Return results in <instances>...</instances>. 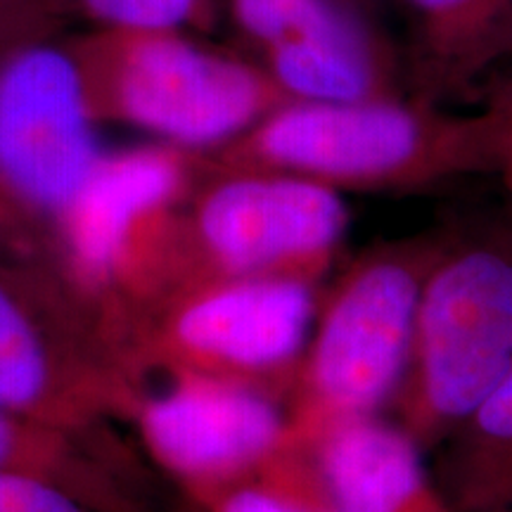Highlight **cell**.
<instances>
[{
	"label": "cell",
	"mask_w": 512,
	"mask_h": 512,
	"mask_svg": "<svg viewBox=\"0 0 512 512\" xmlns=\"http://www.w3.org/2000/svg\"><path fill=\"white\" fill-rule=\"evenodd\" d=\"M204 162L306 178L337 192L425 190L453 178L498 174L484 112L451 114L432 100L394 95L361 102L275 107Z\"/></svg>",
	"instance_id": "1"
},
{
	"label": "cell",
	"mask_w": 512,
	"mask_h": 512,
	"mask_svg": "<svg viewBox=\"0 0 512 512\" xmlns=\"http://www.w3.org/2000/svg\"><path fill=\"white\" fill-rule=\"evenodd\" d=\"M202 157L157 143L105 150L50 228V268L133 347L140 320L178 283L181 216Z\"/></svg>",
	"instance_id": "2"
},
{
	"label": "cell",
	"mask_w": 512,
	"mask_h": 512,
	"mask_svg": "<svg viewBox=\"0 0 512 512\" xmlns=\"http://www.w3.org/2000/svg\"><path fill=\"white\" fill-rule=\"evenodd\" d=\"M98 124L209 157L290 102L256 60L188 29H88L64 38Z\"/></svg>",
	"instance_id": "3"
},
{
	"label": "cell",
	"mask_w": 512,
	"mask_h": 512,
	"mask_svg": "<svg viewBox=\"0 0 512 512\" xmlns=\"http://www.w3.org/2000/svg\"><path fill=\"white\" fill-rule=\"evenodd\" d=\"M448 238L422 233L380 242L351 259L325 297L287 396L297 444L394 406L415 328L422 285Z\"/></svg>",
	"instance_id": "4"
},
{
	"label": "cell",
	"mask_w": 512,
	"mask_h": 512,
	"mask_svg": "<svg viewBox=\"0 0 512 512\" xmlns=\"http://www.w3.org/2000/svg\"><path fill=\"white\" fill-rule=\"evenodd\" d=\"M131 347L50 266L0 259V406L48 425L100 430L143 394Z\"/></svg>",
	"instance_id": "5"
},
{
	"label": "cell",
	"mask_w": 512,
	"mask_h": 512,
	"mask_svg": "<svg viewBox=\"0 0 512 512\" xmlns=\"http://www.w3.org/2000/svg\"><path fill=\"white\" fill-rule=\"evenodd\" d=\"M510 366L512 249L448 240L422 285L394 422L439 448Z\"/></svg>",
	"instance_id": "6"
},
{
	"label": "cell",
	"mask_w": 512,
	"mask_h": 512,
	"mask_svg": "<svg viewBox=\"0 0 512 512\" xmlns=\"http://www.w3.org/2000/svg\"><path fill=\"white\" fill-rule=\"evenodd\" d=\"M342 192L264 169L202 159L185 202L178 285L207 278H294L320 285L349 235Z\"/></svg>",
	"instance_id": "7"
},
{
	"label": "cell",
	"mask_w": 512,
	"mask_h": 512,
	"mask_svg": "<svg viewBox=\"0 0 512 512\" xmlns=\"http://www.w3.org/2000/svg\"><path fill=\"white\" fill-rule=\"evenodd\" d=\"M316 311L318 285L306 280H192L147 311L133 347L143 368L247 384L287 403Z\"/></svg>",
	"instance_id": "8"
},
{
	"label": "cell",
	"mask_w": 512,
	"mask_h": 512,
	"mask_svg": "<svg viewBox=\"0 0 512 512\" xmlns=\"http://www.w3.org/2000/svg\"><path fill=\"white\" fill-rule=\"evenodd\" d=\"M60 36L0 57V242L36 247L105 152Z\"/></svg>",
	"instance_id": "9"
},
{
	"label": "cell",
	"mask_w": 512,
	"mask_h": 512,
	"mask_svg": "<svg viewBox=\"0 0 512 512\" xmlns=\"http://www.w3.org/2000/svg\"><path fill=\"white\" fill-rule=\"evenodd\" d=\"M143 448L192 503L252 475L297 444L287 403L264 389L166 373L131 413Z\"/></svg>",
	"instance_id": "10"
},
{
	"label": "cell",
	"mask_w": 512,
	"mask_h": 512,
	"mask_svg": "<svg viewBox=\"0 0 512 512\" xmlns=\"http://www.w3.org/2000/svg\"><path fill=\"white\" fill-rule=\"evenodd\" d=\"M337 512H453L437 472L396 422L337 427L311 446Z\"/></svg>",
	"instance_id": "11"
},
{
	"label": "cell",
	"mask_w": 512,
	"mask_h": 512,
	"mask_svg": "<svg viewBox=\"0 0 512 512\" xmlns=\"http://www.w3.org/2000/svg\"><path fill=\"white\" fill-rule=\"evenodd\" d=\"M0 472L48 479L100 512H150L140 484L100 430H69L0 406Z\"/></svg>",
	"instance_id": "12"
},
{
	"label": "cell",
	"mask_w": 512,
	"mask_h": 512,
	"mask_svg": "<svg viewBox=\"0 0 512 512\" xmlns=\"http://www.w3.org/2000/svg\"><path fill=\"white\" fill-rule=\"evenodd\" d=\"M418 43L422 98L470 86L512 57V0H401Z\"/></svg>",
	"instance_id": "13"
},
{
	"label": "cell",
	"mask_w": 512,
	"mask_h": 512,
	"mask_svg": "<svg viewBox=\"0 0 512 512\" xmlns=\"http://www.w3.org/2000/svg\"><path fill=\"white\" fill-rule=\"evenodd\" d=\"M437 479L453 512L512 505V366L439 446Z\"/></svg>",
	"instance_id": "14"
},
{
	"label": "cell",
	"mask_w": 512,
	"mask_h": 512,
	"mask_svg": "<svg viewBox=\"0 0 512 512\" xmlns=\"http://www.w3.org/2000/svg\"><path fill=\"white\" fill-rule=\"evenodd\" d=\"M223 8L254 53L290 43L342 48L387 46L363 12L342 0H223Z\"/></svg>",
	"instance_id": "15"
},
{
	"label": "cell",
	"mask_w": 512,
	"mask_h": 512,
	"mask_svg": "<svg viewBox=\"0 0 512 512\" xmlns=\"http://www.w3.org/2000/svg\"><path fill=\"white\" fill-rule=\"evenodd\" d=\"M195 505L202 512H337L316 456L302 444Z\"/></svg>",
	"instance_id": "16"
},
{
	"label": "cell",
	"mask_w": 512,
	"mask_h": 512,
	"mask_svg": "<svg viewBox=\"0 0 512 512\" xmlns=\"http://www.w3.org/2000/svg\"><path fill=\"white\" fill-rule=\"evenodd\" d=\"M57 17L81 19L88 29L169 27L207 31L221 0H43Z\"/></svg>",
	"instance_id": "17"
},
{
	"label": "cell",
	"mask_w": 512,
	"mask_h": 512,
	"mask_svg": "<svg viewBox=\"0 0 512 512\" xmlns=\"http://www.w3.org/2000/svg\"><path fill=\"white\" fill-rule=\"evenodd\" d=\"M0 512H100L48 479L0 472Z\"/></svg>",
	"instance_id": "18"
},
{
	"label": "cell",
	"mask_w": 512,
	"mask_h": 512,
	"mask_svg": "<svg viewBox=\"0 0 512 512\" xmlns=\"http://www.w3.org/2000/svg\"><path fill=\"white\" fill-rule=\"evenodd\" d=\"M62 19L43 0H0V57L24 43L60 36Z\"/></svg>",
	"instance_id": "19"
},
{
	"label": "cell",
	"mask_w": 512,
	"mask_h": 512,
	"mask_svg": "<svg viewBox=\"0 0 512 512\" xmlns=\"http://www.w3.org/2000/svg\"><path fill=\"white\" fill-rule=\"evenodd\" d=\"M482 112L489 119L498 159V174H501L505 166L512 164V76L503 83L501 91L491 98Z\"/></svg>",
	"instance_id": "20"
},
{
	"label": "cell",
	"mask_w": 512,
	"mask_h": 512,
	"mask_svg": "<svg viewBox=\"0 0 512 512\" xmlns=\"http://www.w3.org/2000/svg\"><path fill=\"white\" fill-rule=\"evenodd\" d=\"M342 3H347V5H351V8L366 12L370 5H373V0H342Z\"/></svg>",
	"instance_id": "21"
},
{
	"label": "cell",
	"mask_w": 512,
	"mask_h": 512,
	"mask_svg": "<svg viewBox=\"0 0 512 512\" xmlns=\"http://www.w3.org/2000/svg\"><path fill=\"white\" fill-rule=\"evenodd\" d=\"M503 178V183L508 185V190H510V195H512V164L510 166H505V169L501 171V174H498Z\"/></svg>",
	"instance_id": "22"
}]
</instances>
